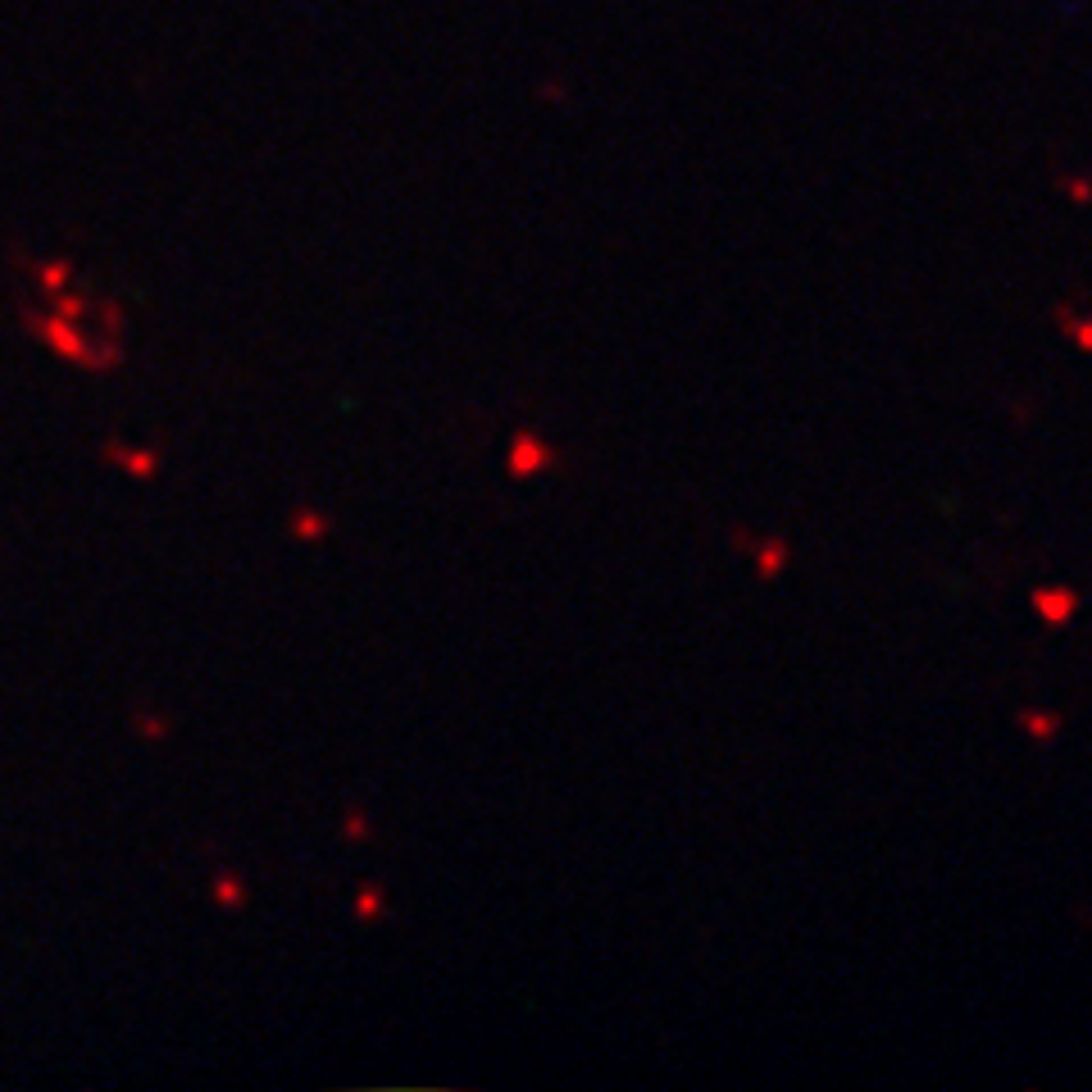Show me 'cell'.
<instances>
[{"label":"cell","instance_id":"obj_1","mask_svg":"<svg viewBox=\"0 0 1092 1092\" xmlns=\"http://www.w3.org/2000/svg\"><path fill=\"white\" fill-rule=\"evenodd\" d=\"M552 464H556V451L541 442L537 433H519V437H514V446H510V473H514V478H532V473L552 469Z\"/></svg>","mask_w":1092,"mask_h":1092},{"label":"cell","instance_id":"obj_2","mask_svg":"<svg viewBox=\"0 0 1092 1092\" xmlns=\"http://www.w3.org/2000/svg\"><path fill=\"white\" fill-rule=\"evenodd\" d=\"M1074 601H1079V597H1074V592H1061V588H1056V592H1052V588L1034 592V606H1038V611H1043V620H1047V624H1065V620H1070Z\"/></svg>","mask_w":1092,"mask_h":1092},{"label":"cell","instance_id":"obj_3","mask_svg":"<svg viewBox=\"0 0 1092 1092\" xmlns=\"http://www.w3.org/2000/svg\"><path fill=\"white\" fill-rule=\"evenodd\" d=\"M105 455H109V460H123L132 473H137V478H150V473H155V455H150V451H123V446H105Z\"/></svg>","mask_w":1092,"mask_h":1092},{"label":"cell","instance_id":"obj_4","mask_svg":"<svg viewBox=\"0 0 1092 1092\" xmlns=\"http://www.w3.org/2000/svg\"><path fill=\"white\" fill-rule=\"evenodd\" d=\"M215 896H224L228 905H237V901H242V892H237V883H233V878H228V874H219V878H215Z\"/></svg>","mask_w":1092,"mask_h":1092},{"label":"cell","instance_id":"obj_5","mask_svg":"<svg viewBox=\"0 0 1092 1092\" xmlns=\"http://www.w3.org/2000/svg\"><path fill=\"white\" fill-rule=\"evenodd\" d=\"M355 916H369V920H374V916H378V892H360V901H355Z\"/></svg>","mask_w":1092,"mask_h":1092},{"label":"cell","instance_id":"obj_6","mask_svg":"<svg viewBox=\"0 0 1092 1092\" xmlns=\"http://www.w3.org/2000/svg\"><path fill=\"white\" fill-rule=\"evenodd\" d=\"M328 519H296V532H324Z\"/></svg>","mask_w":1092,"mask_h":1092}]
</instances>
